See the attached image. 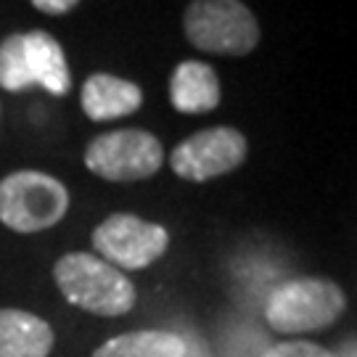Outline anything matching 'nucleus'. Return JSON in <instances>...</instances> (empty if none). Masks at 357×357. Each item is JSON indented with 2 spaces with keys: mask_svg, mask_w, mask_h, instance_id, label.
Returning a JSON list of instances; mask_svg holds the SVG:
<instances>
[{
  "mask_svg": "<svg viewBox=\"0 0 357 357\" xmlns=\"http://www.w3.org/2000/svg\"><path fill=\"white\" fill-rule=\"evenodd\" d=\"M56 286L66 302L82 307L93 315H125L135 305V286L114 265L103 262L98 255L72 252L64 255L53 268Z\"/></svg>",
  "mask_w": 357,
  "mask_h": 357,
  "instance_id": "nucleus-1",
  "label": "nucleus"
},
{
  "mask_svg": "<svg viewBox=\"0 0 357 357\" xmlns=\"http://www.w3.org/2000/svg\"><path fill=\"white\" fill-rule=\"evenodd\" d=\"M344 291L326 278H294L270 294L265 318L278 333H307L326 328L342 318Z\"/></svg>",
  "mask_w": 357,
  "mask_h": 357,
  "instance_id": "nucleus-2",
  "label": "nucleus"
},
{
  "mask_svg": "<svg viewBox=\"0 0 357 357\" xmlns=\"http://www.w3.org/2000/svg\"><path fill=\"white\" fill-rule=\"evenodd\" d=\"M183 26L193 48L220 56H246L259 43V24L241 0H193Z\"/></svg>",
  "mask_w": 357,
  "mask_h": 357,
  "instance_id": "nucleus-3",
  "label": "nucleus"
},
{
  "mask_svg": "<svg viewBox=\"0 0 357 357\" xmlns=\"http://www.w3.org/2000/svg\"><path fill=\"white\" fill-rule=\"evenodd\" d=\"M69 209V193L64 183L22 169L0 180V222L16 233H38L53 228Z\"/></svg>",
  "mask_w": 357,
  "mask_h": 357,
  "instance_id": "nucleus-4",
  "label": "nucleus"
},
{
  "mask_svg": "<svg viewBox=\"0 0 357 357\" xmlns=\"http://www.w3.org/2000/svg\"><path fill=\"white\" fill-rule=\"evenodd\" d=\"M165 162L162 143L146 130H114L93 138L85 165L93 175L112 183H135L151 178Z\"/></svg>",
  "mask_w": 357,
  "mask_h": 357,
  "instance_id": "nucleus-5",
  "label": "nucleus"
},
{
  "mask_svg": "<svg viewBox=\"0 0 357 357\" xmlns=\"http://www.w3.org/2000/svg\"><path fill=\"white\" fill-rule=\"evenodd\" d=\"M169 246V233L135 215H112L93 230V249L116 270H143L153 265Z\"/></svg>",
  "mask_w": 357,
  "mask_h": 357,
  "instance_id": "nucleus-6",
  "label": "nucleus"
},
{
  "mask_svg": "<svg viewBox=\"0 0 357 357\" xmlns=\"http://www.w3.org/2000/svg\"><path fill=\"white\" fill-rule=\"evenodd\" d=\"M246 156V138L233 128H209L180 143L169 156L172 172L191 183H206L233 172Z\"/></svg>",
  "mask_w": 357,
  "mask_h": 357,
  "instance_id": "nucleus-7",
  "label": "nucleus"
},
{
  "mask_svg": "<svg viewBox=\"0 0 357 357\" xmlns=\"http://www.w3.org/2000/svg\"><path fill=\"white\" fill-rule=\"evenodd\" d=\"M143 103V93L135 82L112 75H93L82 85V109L93 122H109L135 114Z\"/></svg>",
  "mask_w": 357,
  "mask_h": 357,
  "instance_id": "nucleus-8",
  "label": "nucleus"
},
{
  "mask_svg": "<svg viewBox=\"0 0 357 357\" xmlns=\"http://www.w3.org/2000/svg\"><path fill=\"white\" fill-rule=\"evenodd\" d=\"M169 101L183 114H206L220 103V79L204 61H183L169 79Z\"/></svg>",
  "mask_w": 357,
  "mask_h": 357,
  "instance_id": "nucleus-9",
  "label": "nucleus"
},
{
  "mask_svg": "<svg viewBox=\"0 0 357 357\" xmlns=\"http://www.w3.org/2000/svg\"><path fill=\"white\" fill-rule=\"evenodd\" d=\"M53 331L43 318L24 310H0V357H48Z\"/></svg>",
  "mask_w": 357,
  "mask_h": 357,
  "instance_id": "nucleus-10",
  "label": "nucleus"
},
{
  "mask_svg": "<svg viewBox=\"0 0 357 357\" xmlns=\"http://www.w3.org/2000/svg\"><path fill=\"white\" fill-rule=\"evenodd\" d=\"M24 51L32 85H43L53 96H66L69 85H72V77H69V66H66L59 40H53L48 32H40V29L26 32Z\"/></svg>",
  "mask_w": 357,
  "mask_h": 357,
  "instance_id": "nucleus-11",
  "label": "nucleus"
},
{
  "mask_svg": "<svg viewBox=\"0 0 357 357\" xmlns=\"http://www.w3.org/2000/svg\"><path fill=\"white\" fill-rule=\"evenodd\" d=\"M93 357H185V342L169 331H132L109 339Z\"/></svg>",
  "mask_w": 357,
  "mask_h": 357,
  "instance_id": "nucleus-12",
  "label": "nucleus"
},
{
  "mask_svg": "<svg viewBox=\"0 0 357 357\" xmlns=\"http://www.w3.org/2000/svg\"><path fill=\"white\" fill-rule=\"evenodd\" d=\"M32 85L29 64H26L24 35H8L0 43V88L19 93Z\"/></svg>",
  "mask_w": 357,
  "mask_h": 357,
  "instance_id": "nucleus-13",
  "label": "nucleus"
},
{
  "mask_svg": "<svg viewBox=\"0 0 357 357\" xmlns=\"http://www.w3.org/2000/svg\"><path fill=\"white\" fill-rule=\"evenodd\" d=\"M262 357H336L328 349L312 344V342H281V344L270 347Z\"/></svg>",
  "mask_w": 357,
  "mask_h": 357,
  "instance_id": "nucleus-14",
  "label": "nucleus"
},
{
  "mask_svg": "<svg viewBox=\"0 0 357 357\" xmlns=\"http://www.w3.org/2000/svg\"><path fill=\"white\" fill-rule=\"evenodd\" d=\"M79 0H32V6L43 13H51V16H61V13L72 11Z\"/></svg>",
  "mask_w": 357,
  "mask_h": 357,
  "instance_id": "nucleus-15",
  "label": "nucleus"
}]
</instances>
